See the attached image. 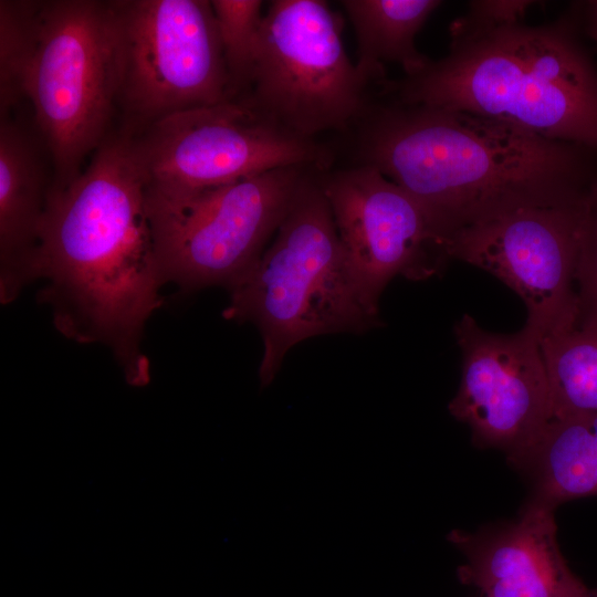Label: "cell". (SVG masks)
Wrapping results in <instances>:
<instances>
[{
  "mask_svg": "<svg viewBox=\"0 0 597 597\" xmlns=\"http://www.w3.org/2000/svg\"><path fill=\"white\" fill-rule=\"evenodd\" d=\"M357 39L356 67L369 83L384 78V65L398 63L405 76L420 71L429 57L417 50L416 35L439 0H343Z\"/></svg>",
  "mask_w": 597,
  "mask_h": 597,
  "instance_id": "obj_16",
  "label": "cell"
},
{
  "mask_svg": "<svg viewBox=\"0 0 597 597\" xmlns=\"http://www.w3.org/2000/svg\"><path fill=\"white\" fill-rule=\"evenodd\" d=\"M583 202L517 209L472 224L448 240L446 253L512 289L527 311L524 326L541 342L578 321L576 269Z\"/></svg>",
  "mask_w": 597,
  "mask_h": 597,
  "instance_id": "obj_10",
  "label": "cell"
},
{
  "mask_svg": "<svg viewBox=\"0 0 597 597\" xmlns=\"http://www.w3.org/2000/svg\"><path fill=\"white\" fill-rule=\"evenodd\" d=\"M339 239L369 302L395 276L425 280L449 259L422 207L369 165L321 178Z\"/></svg>",
  "mask_w": 597,
  "mask_h": 597,
  "instance_id": "obj_12",
  "label": "cell"
},
{
  "mask_svg": "<svg viewBox=\"0 0 597 597\" xmlns=\"http://www.w3.org/2000/svg\"><path fill=\"white\" fill-rule=\"evenodd\" d=\"M583 34L578 2L555 21L528 25L470 1L450 27L449 53L390 91L402 104L462 111L597 149V65Z\"/></svg>",
  "mask_w": 597,
  "mask_h": 597,
  "instance_id": "obj_3",
  "label": "cell"
},
{
  "mask_svg": "<svg viewBox=\"0 0 597 597\" xmlns=\"http://www.w3.org/2000/svg\"><path fill=\"white\" fill-rule=\"evenodd\" d=\"M232 101L248 95L264 13L260 0H211Z\"/></svg>",
  "mask_w": 597,
  "mask_h": 597,
  "instance_id": "obj_18",
  "label": "cell"
},
{
  "mask_svg": "<svg viewBox=\"0 0 597 597\" xmlns=\"http://www.w3.org/2000/svg\"><path fill=\"white\" fill-rule=\"evenodd\" d=\"M118 106L135 125L232 101L217 21L207 0H121Z\"/></svg>",
  "mask_w": 597,
  "mask_h": 597,
  "instance_id": "obj_9",
  "label": "cell"
},
{
  "mask_svg": "<svg viewBox=\"0 0 597 597\" xmlns=\"http://www.w3.org/2000/svg\"><path fill=\"white\" fill-rule=\"evenodd\" d=\"M148 177L129 136L105 139L84 171L51 188L35 253L38 293L55 328L111 350L125 383H150L142 349L164 285L147 214Z\"/></svg>",
  "mask_w": 597,
  "mask_h": 597,
  "instance_id": "obj_1",
  "label": "cell"
},
{
  "mask_svg": "<svg viewBox=\"0 0 597 597\" xmlns=\"http://www.w3.org/2000/svg\"><path fill=\"white\" fill-rule=\"evenodd\" d=\"M119 1H39L24 82L54 165V188L70 184L106 139L123 80Z\"/></svg>",
  "mask_w": 597,
  "mask_h": 597,
  "instance_id": "obj_5",
  "label": "cell"
},
{
  "mask_svg": "<svg viewBox=\"0 0 597 597\" xmlns=\"http://www.w3.org/2000/svg\"><path fill=\"white\" fill-rule=\"evenodd\" d=\"M147 187L165 193L212 189L282 167L324 170L331 155L243 100L164 117L135 139Z\"/></svg>",
  "mask_w": 597,
  "mask_h": 597,
  "instance_id": "obj_8",
  "label": "cell"
},
{
  "mask_svg": "<svg viewBox=\"0 0 597 597\" xmlns=\"http://www.w3.org/2000/svg\"><path fill=\"white\" fill-rule=\"evenodd\" d=\"M343 22L323 0H274L264 13L243 101L307 139L367 113V82L349 60Z\"/></svg>",
  "mask_w": 597,
  "mask_h": 597,
  "instance_id": "obj_7",
  "label": "cell"
},
{
  "mask_svg": "<svg viewBox=\"0 0 597 597\" xmlns=\"http://www.w3.org/2000/svg\"><path fill=\"white\" fill-rule=\"evenodd\" d=\"M52 185L39 147L18 123L0 121V301L9 304L35 281L41 224Z\"/></svg>",
  "mask_w": 597,
  "mask_h": 597,
  "instance_id": "obj_14",
  "label": "cell"
},
{
  "mask_svg": "<svg viewBox=\"0 0 597 597\" xmlns=\"http://www.w3.org/2000/svg\"><path fill=\"white\" fill-rule=\"evenodd\" d=\"M308 172L271 245L229 289L230 303L222 313L259 328L263 387L273 381L287 350L303 339L362 333L379 324L378 307L352 266L321 179Z\"/></svg>",
  "mask_w": 597,
  "mask_h": 597,
  "instance_id": "obj_4",
  "label": "cell"
},
{
  "mask_svg": "<svg viewBox=\"0 0 597 597\" xmlns=\"http://www.w3.org/2000/svg\"><path fill=\"white\" fill-rule=\"evenodd\" d=\"M555 507L530 500L512 522L475 533L452 531L448 540L464 555L461 583L483 597H588L558 541Z\"/></svg>",
  "mask_w": 597,
  "mask_h": 597,
  "instance_id": "obj_13",
  "label": "cell"
},
{
  "mask_svg": "<svg viewBox=\"0 0 597 597\" xmlns=\"http://www.w3.org/2000/svg\"><path fill=\"white\" fill-rule=\"evenodd\" d=\"M583 33L597 43V0L578 2Z\"/></svg>",
  "mask_w": 597,
  "mask_h": 597,
  "instance_id": "obj_21",
  "label": "cell"
},
{
  "mask_svg": "<svg viewBox=\"0 0 597 597\" xmlns=\"http://www.w3.org/2000/svg\"><path fill=\"white\" fill-rule=\"evenodd\" d=\"M310 170L272 169L191 193L147 187L146 206L164 285L231 289L259 261Z\"/></svg>",
  "mask_w": 597,
  "mask_h": 597,
  "instance_id": "obj_6",
  "label": "cell"
},
{
  "mask_svg": "<svg viewBox=\"0 0 597 597\" xmlns=\"http://www.w3.org/2000/svg\"><path fill=\"white\" fill-rule=\"evenodd\" d=\"M39 1H0L1 114L24 97V82L35 41Z\"/></svg>",
  "mask_w": 597,
  "mask_h": 597,
  "instance_id": "obj_19",
  "label": "cell"
},
{
  "mask_svg": "<svg viewBox=\"0 0 597 597\" xmlns=\"http://www.w3.org/2000/svg\"><path fill=\"white\" fill-rule=\"evenodd\" d=\"M576 291L578 321L597 322V180L583 202Z\"/></svg>",
  "mask_w": 597,
  "mask_h": 597,
  "instance_id": "obj_20",
  "label": "cell"
},
{
  "mask_svg": "<svg viewBox=\"0 0 597 597\" xmlns=\"http://www.w3.org/2000/svg\"><path fill=\"white\" fill-rule=\"evenodd\" d=\"M462 376L450 413L473 441L517 458L553 418L548 375L540 339L525 326L512 334L485 331L470 315L454 325Z\"/></svg>",
  "mask_w": 597,
  "mask_h": 597,
  "instance_id": "obj_11",
  "label": "cell"
},
{
  "mask_svg": "<svg viewBox=\"0 0 597 597\" xmlns=\"http://www.w3.org/2000/svg\"><path fill=\"white\" fill-rule=\"evenodd\" d=\"M509 462L530 479L536 502L556 509L597 495V411L553 417L533 446Z\"/></svg>",
  "mask_w": 597,
  "mask_h": 597,
  "instance_id": "obj_15",
  "label": "cell"
},
{
  "mask_svg": "<svg viewBox=\"0 0 597 597\" xmlns=\"http://www.w3.org/2000/svg\"><path fill=\"white\" fill-rule=\"evenodd\" d=\"M553 417L597 411V322L577 323L541 341Z\"/></svg>",
  "mask_w": 597,
  "mask_h": 597,
  "instance_id": "obj_17",
  "label": "cell"
},
{
  "mask_svg": "<svg viewBox=\"0 0 597 597\" xmlns=\"http://www.w3.org/2000/svg\"><path fill=\"white\" fill-rule=\"evenodd\" d=\"M588 597H597V588L596 589H593L590 590Z\"/></svg>",
  "mask_w": 597,
  "mask_h": 597,
  "instance_id": "obj_22",
  "label": "cell"
},
{
  "mask_svg": "<svg viewBox=\"0 0 597 597\" xmlns=\"http://www.w3.org/2000/svg\"><path fill=\"white\" fill-rule=\"evenodd\" d=\"M365 117L362 164L422 207L444 252L472 224L517 209L578 205L597 180L596 148L504 122L397 101Z\"/></svg>",
  "mask_w": 597,
  "mask_h": 597,
  "instance_id": "obj_2",
  "label": "cell"
}]
</instances>
